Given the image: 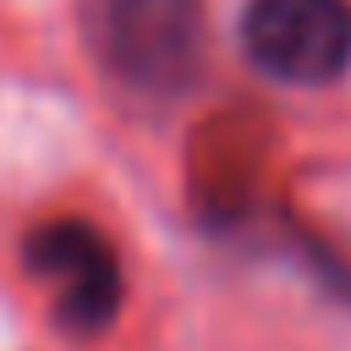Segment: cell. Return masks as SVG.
Listing matches in <instances>:
<instances>
[{
	"label": "cell",
	"mask_w": 351,
	"mask_h": 351,
	"mask_svg": "<svg viewBox=\"0 0 351 351\" xmlns=\"http://www.w3.org/2000/svg\"><path fill=\"white\" fill-rule=\"evenodd\" d=\"M82 38L121 88L181 99L203 77L208 16L203 0H82Z\"/></svg>",
	"instance_id": "cell-1"
},
{
	"label": "cell",
	"mask_w": 351,
	"mask_h": 351,
	"mask_svg": "<svg viewBox=\"0 0 351 351\" xmlns=\"http://www.w3.org/2000/svg\"><path fill=\"white\" fill-rule=\"evenodd\" d=\"M22 269L49 291V313L71 335H99L115 324L126 274L110 236L88 219H44L22 241Z\"/></svg>",
	"instance_id": "cell-3"
},
{
	"label": "cell",
	"mask_w": 351,
	"mask_h": 351,
	"mask_svg": "<svg viewBox=\"0 0 351 351\" xmlns=\"http://www.w3.org/2000/svg\"><path fill=\"white\" fill-rule=\"evenodd\" d=\"M241 55L280 88H329L351 71V0H247Z\"/></svg>",
	"instance_id": "cell-2"
}]
</instances>
